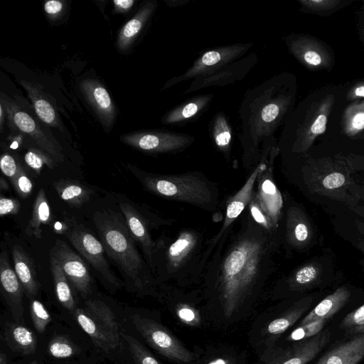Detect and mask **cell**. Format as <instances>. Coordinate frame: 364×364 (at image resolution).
Returning <instances> with one entry per match:
<instances>
[{
  "label": "cell",
  "instance_id": "33",
  "mask_svg": "<svg viewBox=\"0 0 364 364\" xmlns=\"http://www.w3.org/2000/svg\"><path fill=\"white\" fill-rule=\"evenodd\" d=\"M210 134L212 141L227 161L231 159L232 130L223 112H218L210 124Z\"/></svg>",
  "mask_w": 364,
  "mask_h": 364
},
{
  "label": "cell",
  "instance_id": "31",
  "mask_svg": "<svg viewBox=\"0 0 364 364\" xmlns=\"http://www.w3.org/2000/svg\"><path fill=\"white\" fill-rule=\"evenodd\" d=\"M156 7V1H146L133 18L123 26L117 40L119 50L126 51L131 47L155 12Z\"/></svg>",
  "mask_w": 364,
  "mask_h": 364
},
{
  "label": "cell",
  "instance_id": "45",
  "mask_svg": "<svg viewBox=\"0 0 364 364\" xmlns=\"http://www.w3.org/2000/svg\"><path fill=\"white\" fill-rule=\"evenodd\" d=\"M16 191L21 198H27L32 193L33 183L20 165L16 176L11 179Z\"/></svg>",
  "mask_w": 364,
  "mask_h": 364
},
{
  "label": "cell",
  "instance_id": "51",
  "mask_svg": "<svg viewBox=\"0 0 364 364\" xmlns=\"http://www.w3.org/2000/svg\"><path fill=\"white\" fill-rule=\"evenodd\" d=\"M350 166L355 171H364V154H350L346 156Z\"/></svg>",
  "mask_w": 364,
  "mask_h": 364
},
{
  "label": "cell",
  "instance_id": "32",
  "mask_svg": "<svg viewBox=\"0 0 364 364\" xmlns=\"http://www.w3.org/2000/svg\"><path fill=\"white\" fill-rule=\"evenodd\" d=\"M350 291L341 287L324 298L301 321L304 325L317 320L328 319L336 314L349 300Z\"/></svg>",
  "mask_w": 364,
  "mask_h": 364
},
{
  "label": "cell",
  "instance_id": "30",
  "mask_svg": "<svg viewBox=\"0 0 364 364\" xmlns=\"http://www.w3.org/2000/svg\"><path fill=\"white\" fill-rule=\"evenodd\" d=\"M21 85L26 91L38 118L48 126L58 128L63 132V124L59 114L43 92V87L26 80H21Z\"/></svg>",
  "mask_w": 364,
  "mask_h": 364
},
{
  "label": "cell",
  "instance_id": "61",
  "mask_svg": "<svg viewBox=\"0 0 364 364\" xmlns=\"http://www.w3.org/2000/svg\"><path fill=\"white\" fill-rule=\"evenodd\" d=\"M359 189V197L360 200L364 201V181L361 182Z\"/></svg>",
  "mask_w": 364,
  "mask_h": 364
},
{
  "label": "cell",
  "instance_id": "11",
  "mask_svg": "<svg viewBox=\"0 0 364 364\" xmlns=\"http://www.w3.org/2000/svg\"><path fill=\"white\" fill-rule=\"evenodd\" d=\"M271 149L265 153L259 163L251 171L245 183L239 191L228 199L225 210V218L221 227L214 235L206 240L205 258L207 262L216 246L226 237L252 198L256 181L259 173L268 165Z\"/></svg>",
  "mask_w": 364,
  "mask_h": 364
},
{
  "label": "cell",
  "instance_id": "57",
  "mask_svg": "<svg viewBox=\"0 0 364 364\" xmlns=\"http://www.w3.org/2000/svg\"><path fill=\"white\" fill-rule=\"evenodd\" d=\"M348 335H355L359 333H364V323L357 326L350 330L347 331Z\"/></svg>",
  "mask_w": 364,
  "mask_h": 364
},
{
  "label": "cell",
  "instance_id": "23",
  "mask_svg": "<svg viewBox=\"0 0 364 364\" xmlns=\"http://www.w3.org/2000/svg\"><path fill=\"white\" fill-rule=\"evenodd\" d=\"M322 268L316 262H309L295 268L288 276L276 282L271 291L272 299L307 290L318 282Z\"/></svg>",
  "mask_w": 364,
  "mask_h": 364
},
{
  "label": "cell",
  "instance_id": "63",
  "mask_svg": "<svg viewBox=\"0 0 364 364\" xmlns=\"http://www.w3.org/2000/svg\"><path fill=\"white\" fill-rule=\"evenodd\" d=\"M27 364H38V361L37 360H32L29 363H28Z\"/></svg>",
  "mask_w": 364,
  "mask_h": 364
},
{
  "label": "cell",
  "instance_id": "34",
  "mask_svg": "<svg viewBox=\"0 0 364 364\" xmlns=\"http://www.w3.org/2000/svg\"><path fill=\"white\" fill-rule=\"evenodd\" d=\"M50 267L56 297L61 306L73 314L77 304L73 294L71 284L59 262L51 255H50Z\"/></svg>",
  "mask_w": 364,
  "mask_h": 364
},
{
  "label": "cell",
  "instance_id": "13",
  "mask_svg": "<svg viewBox=\"0 0 364 364\" xmlns=\"http://www.w3.org/2000/svg\"><path fill=\"white\" fill-rule=\"evenodd\" d=\"M121 141L149 154H176L184 151L195 141L189 134L164 130H149L122 135Z\"/></svg>",
  "mask_w": 364,
  "mask_h": 364
},
{
  "label": "cell",
  "instance_id": "48",
  "mask_svg": "<svg viewBox=\"0 0 364 364\" xmlns=\"http://www.w3.org/2000/svg\"><path fill=\"white\" fill-rule=\"evenodd\" d=\"M20 164L10 154L4 153L1 156L0 167L4 176L13 178L17 173Z\"/></svg>",
  "mask_w": 364,
  "mask_h": 364
},
{
  "label": "cell",
  "instance_id": "4",
  "mask_svg": "<svg viewBox=\"0 0 364 364\" xmlns=\"http://www.w3.org/2000/svg\"><path fill=\"white\" fill-rule=\"evenodd\" d=\"M206 240L203 232L193 228H183L155 240L151 270L158 284L183 289L199 284L208 264Z\"/></svg>",
  "mask_w": 364,
  "mask_h": 364
},
{
  "label": "cell",
  "instance_id": "9",
  "mask_svg": "<svg viewBox=\"0 0 364 364\" xmlns=\"http://www.w3.org/2000/svg\"><path fill=\"white\" fill-rule=\"evenodd\" d=\"M127 313V318L139 337L158 353L178 364L196 363L198 355L156 319L139 309H130Z\"/></svg>",
  "mask_w": 364,
  "mask_h": 364
},
{
  "label": "cell",
  "instance_id": "41",
  "mask_svg": "<svg viewBox=\"0 0 364 364\" xmlns=\"http://www.w3.org/2000/svg\"><path fill=\"white\" fill-rule=\"evenodd\" d=\"M30 314L33 327L38 334H43L52 321V317L45 306L33 299L30 304Z\"/></svg>",
  "mask_w": 364,
  "mask_h": 364
},
{
  "label": "cell",
  "instance_id": "53",
  "mask_svg": "<svg viewBox=\"0 0 364 364\" xmlns=\"http://www.w3.org/2000/svg\"><path fill=\"white\" fill-rule=\"evenodd\" d=\"M134 3V0H114V13H127L130 11Z\"/></svg>",
  "mask_w": 364,
  "mask_h": 364
},
{
  "label": "cell",
  "instance_id": "49",
  "mask_svg": "<svg viewBox=\"0 0 364 364\" xmlns=\"http://www.w3.org/2000/svg\"><path fill=\"white\" fill-rule=\"evenodd\" d=\"M20 207V203L18 200L5 198L3 196H1L0 215L1 217L9 214H17Z\"/></svg>",
  "mask_w": 364,
  "mask_h": 364
},
{
  "label": "cell",
  "instance_id": "28",
  "mask_svg": "<svg viewBox=\"0 0 364 364\" xmlns=\"http://www.w3.org/2000/svg\"><path fill=\"white\" fill-rule=\"evenodd\" d=\"M353 336L323 355L314 364H358L364 358V333Z\"/></svg>",
  "mask_w": 364,
  "mask_h": 364
},
{
  "label": "cell",
  "instance_id": "19",
  "mask_svg": "<svg viewBox=\"0 0 364 364\" xmlns=\"http://www.w3.org/2000/svg\"><path fill=\"white\" fill-rule=\"evenodd\" d=\"M119 209L132 237L141 247L144 257L151 269L155 240L151 237L150 228L171 225L175 223V220L164 218L158 215L153 218H145L142 213L128 202H121Z\"/></svg>",
  "mask_w": 364,
  "mask_h": 364
},
{
  "label": "cell",
  "instance_id": "10",
  "mask_svg": "<svg viewBox=\"0 0 364 364\" xmlns=\"http://www.w3.org/2000/svg\"><path fill=\"white\" fill-rule=\"evenodd\" d=\"M65 235L75 249L95 269L109 291L113 294L125 287L124 282L117 277L106 259L101 241L90 230L83 225H76L69 228Z\"/></svg>",
  "mask_w": 364,
  "mask_h": 364
},
{
  "label": "cell",
  "instance_id": "20",
  "mask_svg": "<svg viewBox=\"0 0 364 364\" xmlns=\"http://www.w3.org/2000/svg\"><path fill=\"white\" fill-rule=\"evenodd\" d=\"M258 60L257 53H252L229 63L203 76L195 78L182 94L187 95L201 89L222 87L240 81L248 75Z\"/></svg>",
  "mask_w": 364,
  "mask_h": 364
},
{
  "label": "cell",
  "instance_id": "36",
  "mask_svg": "<svg viewBox=\"0 0 364 364\" xmlns=\"http://www.w3.org/2000/svg\"><path fill=\"white\" fill-rule=\"evenodd\" d=\"M53 187L63 200L77 208L87 203L93 193L89 187L72 179L56 181L53 183Z\"/></svg>",
  "mask_w": 364,
  "mask_h": 364
},
{
  "label": "cell",
  "instance_id": "35",
  "mask_svg": "<svg viewBox=\"0 0 364 364\" xmlns=\"http://www.w3.org/2000/svg\"><path fill=\"white\" fill-rule=\"evenodd\" d=\"M125 364H162L145 345L132 333L122 329Z\"/></svg>",
  "mask_w": 364,
  "mask_h": 364
},
{
  "label": "cell",
  "instance_id": "14",
  "mask_svg": "<svg viewBox=\"0 0 364 364\" xmlns=\"http://www.w3.org/2000/svg\"><path fill=\"white\" fill-rule=\"evenodd\" d=\"M331 331L322 330L316 336L282 347L274 346L263 350L259 364H307L330 341Z\"/></svg>",
  "mask_w": 364,
  "mask_h": 364
},
{
  "label": "cell",
  "instance_id": "58",
  "mask_svg": "<svg viewBox=\"0 0 364 364\" xmlns=\"http://www.w3.org/2000/svg\"><path fill=\"white\" fill-rule=\"evenodd\" d=\"M6 115V112L5 110V108L1 102H0V127H1V132L3 131V127L5 122V117Z\"/></svg>",
  "mask_w": 364,
  "mask_h": 364
},
{
  "label": "cell",
  "instance_id": "3",
  "mask_svg": "<svg viewBox=\"0 0 364 364\" xmlns=\"http://www.w3.org/2000/svg\"><path fill=\"white\" fill-rule=\"evenodd\" d=\"M92 220L106 255L119 269L127 291L137 296L156 298L159 284L122 213L110 209L97 211Z\"/></svg>",
  "mask_w": 364,
  "mask_h": 364
},
{
  "label": "cell",
  "instance_id": "15",
  "mask_svg": "<svg viewBox=\"0 0 364 364\" xmlns=\"http://www.w3.org/2000/svg\"><path fill=\"white\" fill-rule=\"evenodd\" d=\"M279 155L278 144L272 146L267 166L257 177L254 194L272 225L280 228L284 211V198L274 180L273 170Z\"/></svg>",
  "mask_w": 364,
  "mask_h": 364
},
{
  "label": "cell",
  "instance_id": "38",
  "mask_svg": "<svg viewBox=\"0 0 364 364\" xmlns=\"http://www.w3.org/2000/svg\"><path fill=\"white\" fill-rule=\"evenodd\" d=\"M343 130L348 137H355L364 130V99L348 105L343 115Z\"/></svg>",
  "mask_w": 364,
  "mask_h": 364
},
{
  "label": "cell",
  "instance_id": "17",
  "mask_svg": "<svg viewBox=\"0 0 364 364\" xmlns=\"http://www.w3.org/2000/svg\"><path fill=\"white\" fill-rule=\"evenodd\" d=\"M1 102L6 112L9 126L28 136L43 151L59 161H63V155L58 143L53 141L43 132L37 122L27 112L4 93H1Z\"/></svg>",
  "mask_w": 364,
  "mask_h": 364
},
{
  "label": "cell",
  "instance_id": "59",
  "mask_svg": "<svg viewBox=\"0 0 364 364\" xmlns=\"http://www.w3.org/2000/svg\"><path fill=\"white\" fill-rule=\"evenodd\" d=\"M0 364H8L7 355L3 351L0 352Z\"/></svg>",
  "mask_w": 364,
  "mask_h": 364
},
{
  "label": "cell",
  "instance_id": "5",
  "mask_svg": "<svg viewBox=\"0 0 364 364\" xmlns=\"http://www.w3.org/2000/svg\"><path fill=\"white\" fill-rule=\"evenodd\" d=\"M130 170L144 189L159 197L188 203L211 213L220 208L219 186L203 172L159 174L136 168Z\"/></svg>",
  "mask_w": 364,
  "mask_h": 364
},
{
  "label": "cell",
  "instance_id": "60",
  "mask_svg": "<svg viewBox=\"0 0 364 364\" xmlns=\"http://www.w3.org/2000/svg\"><path fill=\"white\" fill-rule=\"evenodd\" d=\"M0 188H1V191H4V190L7 191L9 189V184L4 180V178L2 177L0 179Z\"/></svg>",
  "mask_w": 364,
  "mask_h": 364
},
{
  "label": "cell",
  "instance_id": "46",
  "mask_svg": "<svg viewBox=\"0 0 364 364\" xmlns=\"http://www.w3.org/2000/svg\"><path fill=\"white\" fill-rule=\"evenodd\" d=\"M247 208L250 211L254 220L264 228L274 230L280 229L276 228L272 225V224L269 220L265 213L263 212L260 205H259L255 194H253V197L251 199L250 202L249 203Z\"/></svg>",
  "mask_w": 364,
  "mask_h": 364
},
{
  "label": "cell",
  "instance_id": "64",
  "mask_svg": "<svg viewBox=\"0 0 364 364\" xmlns=\"http://www.w3.org/2000/svg\"><path fill=\"white\" fill-rule=\"evenodd\" d=\"M363 33H364V26H363Z\"/></svg>",
  "mask_w": 364,
  "mask_h": 364
},
{
  "label": "cell",
  "instance_id": "39",
  "mask_svg": "<svg viewBox=\"0 0 364 364\" xmlns=\"http://www.w3.org/2000/svg\"><path fill=\"white\" fill-rule=\"evenodd\" d=\"M48 355L55 359H69L80 353V348L69 336L54 335L48 343Z\"/></svg>",
  "mask_w": 364,
  "mask_h": 364
},
{
  "label": "cell",
  "instance_id": "56",
  "mask_svg": "<svg viewBox=\"0 0 364 364\" xmlns=\"http://www.w3.org/2000/svg\"><path fill=\"white\" fill-rule=\"evenodd\" d=\"M351 211L364 219V205H358L353 207H348Z\"/></svg>",
  "mask_w": 364,
  "mask_h": 364
},
{
  "label": "cell",
  "instance_id": "62",
  "mask_svg": "<svg viewBox=\"0 0 364 364\" xmlns=\"http://www.w3.org/2000/svg\"><path fill=\"white\" fill-rule=\"evenodd\" d=\"M356 138L360 139H364V134L358 135V136H357Z\"/></svg>",
  "mask_w": 364,
  "mask_h": 364
},
{
  "label": "cell",
  "instance_id": "1",
  "mask_svg": "<svg viewBox=\"0 0 364 364\" xmlns=\"http://www.w3.org/2000/svg\"><path fill=\"white\" fill-rule=\"evenodd\" d=\"M281 228L257 223L246 208L216 246L198 289L208 309L231 318L251 307L277 271Z\"/></svg>",
  "mask_w": 364,
  "mask_h": 364
},
{
  "label": "cell",
  "instance_id": "6",
  "mask_svg": "<svg viewBox=\"0 0 364 364\" xmlns=\"http://www.w3.org/2000/svg\"><path fill=\"white\" fill-rule=\"evenodd\" d=\"M355 171L346 155L307 158L300 168L302 182L313 194L344 203L347 207L358 205L360 185L353 177Z\"/></svg>",
  "mask_w": 364,
  "mask_h": 364
},
{
  "label": "cell",
  "instance_id": "42",
  "mask_svg": "<svg viewBox=\"0 0 364 364\" xmlns=\"http://www.w3.org/2000/svg\"><path fill=\"white\" fill-rule=\"evenodd\" d=\"M26 164L37 174H40L43 166L53 169L55 166L53 158L43 149L32 148L24 156Z\"/></svg>",
  "mask_w": 364,
  "mask_h": 364
},
{
  "label": "cell",
  "instance_id": "47",
  "mask_svg": "<svg viewBox=\"0 0 364 364\" xmlns=\"http://www.w3.org/2000/svg\"><path fill=\"white\" fill-rule=\"evenodd\" d=\"M363 323L364 304L347 314L340 323V327L348 331Z\"/></svg>",
  "mask_w": 364,
  "mask_h": 364
},
{
  "label": "cell",
  "instance_id": "54",
  "mask_svg": "<svg viewBox=\"0 0 364 364\" xmlns=\"http://www.w3.org/2000/svg\"><path fill=\"white\" fill-rule=\"evenodd\" d=\"M355 222L360 235L358 246L364 253V223L358 220H356Z\"/></svg>",
  "mask_w": 364,
  "mask_h": 364
},
{
  "label": "cell",
  "instance_id": "7",
  "mask_svg": "<svg viewBox=\"0 0 364 364\" xmlns=\"http://www.w3.org/2000/svg\"><path fill=\"white\" fill-rule=\"evenodd\" d=\"M72 314L101 354L117 364H125L122 326L108 304L90 296Z\"/></svg>",
  "mask_w": 364,
  "mask_h": 364
},
{
  "label": "cell",
  "instance_id": "8",
  "mask_svg": "<svg viewBox=\"0 0 364 364\" xmlns=\"http://www.w3.org/2000/svg\"><path fill=\"white\" fill-rule=\"evenodd\" d=\"M335 99L334 95L328 94L308 106L303 115L297 112L288 117L278 140L282 157L307 154L315 139L326 132Z\"/></svg>",
  "mask_w": 364,
  "mask_h": 364
},
{
  "label": "cell",
  "instance_id": "37",
  "mask_svg": "<svg viewBox=\"0 0 364 364\" xmlns=\"http://www.w3.org/2000/svg\"><path fill=\"white\" fill-rule=\"evenodd\" d=\"M50 208L43 188H41L36 197L32 215L25 232L28 236L39 239L42 235V226L50 221Z\"/></svg>",
  "mask_w": 364,
  "mask_h": 364
},
{
  "label": "cell",
  "instance_id": "40",
  "mask_svg": "<svg viewBox=\"0 0 364 364\" xmlns=\"http://www.w3.org/2000/svg\"><path fill=\"white\" fill-rule=\"evenodd\" d=\"M300 10L319 16H329L353 3L350 0H299Z\"/></svg>",
  "mask_w": 364,
  "mask_h": 364
},
{
  "label": "cell",
  "instance_id": "21",
  "mask_svg": "<svg viewBox=\"0 0 364 364\" xmlns=\"http://www.w3.org/2000/svg\"><path fill=\"white\" fill-rule=\"evenodd\" d=\"M280 225L282 237V247L291 250L306 249L314 238L312 224L304 210L298 205H287L284 202V211Z\"/></svg>",
  "mask_w": 364,
  "mask_h": 364
},
{
  "label": "cell",
  "instance_id": "27",
  "mask_svg": "<svg viewBox=\"0 0 364 364\" xmlns=\"http://www.w3.org/2000/svg\"><path fill=\"white\" fill-rule=\"evenodd\" d=\"M1 338L14 353L30 355L36 351V336L23 323L14 321L6 322L1 328Z\"/></svg>",
  "mask_w": 364,
  "mask_h": 364
},
{
  "label": "cell",
  "instance_id": "29",
  "mask_svg": "<svg viewBox=\"0 0 364 364\" xmlns=\"http://www.w3.org/2000/svg\"><path fill=\"white\" fill-rule=\"evenodd\" d=\"M14 268L21 282L25 294L31 300L35 299L40 290L35 265L32 258L19 245H14L11 250Z\"/></svg>",
  "mask_w": 364,
  "mask_h": 364
},
{
  "label": "cell",
  "instance_id": "24",
  "mask_svg": "<svg viewBox=\"0 0 364 364\" xmlns=\"http://www.w3.org/2000/svg\"><path fill=\"white\" fill-rule=\"evenodd\" d=\"M80 88L101 123L106 128L111 129L114 123L117 112L114 103L106 88L95 79L82 80Z\"/></svg>",
  "mask_w": 364,
  "mask_h": 364
},
{
  "label": "cell",
  "instance_id": "18",
  "mask_svg": "<svg viewBox=\"0 0 364 364\" xmlns=\"http://www.w3.org/2000/svg\"><path fill=\"white\" fill-rule=\"evenodd\" d=\"M50 255L60 263L71 286L84 300L93 292L94 280L82 260L65 241L57 239L51 247Z\"/></svg>",
  "mask_w": 364,
  "mask_h": 364
},
{
  "label": "cell",
  "instance_id": "50",
  "mask_svg": "<svg viewBox=\"0 0 364 364\" xmlns=\"http://www.w3.org/2000/svg\"><path fill=\"white\" fill-rule=\"evenodd\" d=\"M65 2L58 0H50L44 4V11L51 20H55L63 11Z\"/></svg>",
  "mask_w": 364,
  "mask_h": 364
},
{
  "label": "cell",
  "instance_id": "22",
  "mask_svg": "<svg viewBox=\"0 0 364 364\" xmlns=\"http://www.w3.org/2000/svg\"><path fill=\"white\" fill-rule=\"evenodd\" d=\"M6 248L0 254L1 292L14 321L23 323V287L11 266Z\"/></svg>",
  "mask_w": 364,
  "mask_h": 364
},
{
  "label": "cell",
  "instance_id": "16",
  "mask_svg": "<svg viewBox=\"0 0 364 364\" xmlns=\"http://www.w3.org/2000/svg\"><path fill=\"white\" fill-rule=\"evenodd\" d=\"M289 53L309 70L330 69L334 63L331 49L315 37L291 33L284 38Z\"/></svg>",
  "mask_w": 364,
  "mask_h": 364
},
{
  "label": "cell",
  "instance_id": "25",
  "mask_svg": "<svg viewBox=\"0 0 364 364\" xmlns=\"http://www.w3.org/2000/svg\"><path fill=\"white\" fill-rule=\"evenodd\" d=\"M312 301L311 296L304 297L294 302L289 309L267 323L265 329L262 330V333L266 336L263 341L264 350L275 345L278 337L300 318L309 309Z\"/></svg>",
  "mask_w": 364,
  "mask_h": 364
},
{
  "label": "cell",
  "instance_id": "43",
  "mask_svg": "<svg viewBox=\"0 0 364 364\" xmlns=\"http://www.w3.org/2000/svg\"><path fill=\"white\" fill-rule=\"evenodd\" d=\"M326 321V319H321L304 325H300L291 332L287 337V340L299 341L313 337L322 331Z\"/></svg>",
  "mask_w": 364,
  "mask_h": 364
},
{
  "label": "cell",
  "instance_id": "55",
  "mask_svg": "<svg viewBox=\"0 0 364 364\" xmlns=\"http://www.w3.org/2000/svg\"><path fill=\"white\" fill-rule=\"evenodd\" d=\"M164 2L169 7H177L188 4L190 0H165Z\"/></svg>",
  "mask_w": 364,
  "mask_h": 364
},
{
  "label": "cell",
  "instance_id": "44",
  "mask_svg": "<svg viewBox=\"0 0 364 364\" xmlns=\"http://www.w3.org/2000/svg\"><path fill=\"white\" fill-rule=\"evenodd\" d=\"M245 356L236 353H206L202 358L198 357L199 364H243Z\"/></svg>",
  "mask_w": 364,
  "mask_h": 364
},
{
  "label": "cell",
  "instance_id": "52",
  "mask_svg": "<svg viewBox=\"0 0 364 364\" xmlns=\"http://www.w3.org/2000/svg\"><path fill=\"white\" fill-rule=\"evenodd\" d=\"M346 98L348 100L364 99V82H358L352 86L346 95Z\"/></svg>",
  "mask_w": 364,
  "mask_h": 364
},
{
  "label": "cell",
  "instance_id": "12",
  "mask_svg": "<svg viewBox=\"0 0 364 364\" xmlns=\"http://www.w3.org/2000/svg\"><path fill=\"white\" fill-rule=\"evenodd\" d=\"M253 46L252 43H234L214 48L203 53L183 74L168 80L163 89L183 81L194 80L242 58Z\"/></svg>",
  "mask_w": 364,
  "mask_h": 364
},
{
  "label": "cell",
  "instance_id": "26",
  "mask_svg": "<svg viewBox=\"0 0 364 364\" xmlns=\"http://www.w3.org/2000/svg\"><path fill=\"white\" fill-rule=\"evenodd\" d=\"M213 98L212 93L194 96L167 112L161 122L167 125L181 126L196 120L208 109Z\"/></svg>",
  "mask_w": 364,
  "mask_h": 364
},
{
  "label": "cell",
  "instance_id": "2",
  "mask_svg": "<svg viewBox=\"0 0 364 364\" xmlns=\"http://www.w3.org/2000/svg\"><path fill=\"white\" fill-rule=\"evenodd\" d=\"M296 93L294 78L287 73L276 74L245 92L239 109L238 138L247 172L278 144L275 134L289 117Z\"/></svg>",
  "mask_w": 364,
  "mask_h": 364
}]
</instances>
